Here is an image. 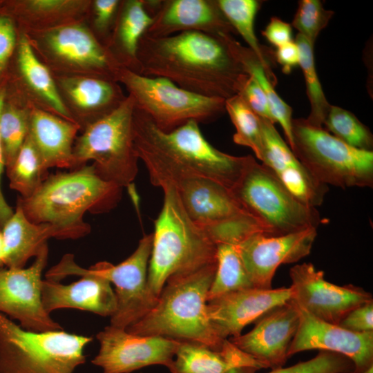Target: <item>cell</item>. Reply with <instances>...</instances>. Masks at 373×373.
Instances as JSON below:
<instances>
[{"label": "cell", "mask_w": 373, "mask_h": 373, "mask_svg": "<svg viewBox=\"0 0 373 373\" xmlns=\"http://www.w3.org/2000/svg\"><path fill=\"white\" fill-rule=\"evenodd\" d=\"M292 298L291 287H251L231 291L207 302L209 318L222 339L241 334L244 327L271 308Z\"/></svg>", "instance_id": "44dd1931"}, {"label": "cell", "mask_w": 373, "mask_h": 373, "mask_svg": "<svg viewBox=\"0 0 373 373\" xmlns=\"http://www.w3.org/2000/svg\"><path fill=\"white\" fill-rule=\"evenodd\" d=\"M153 19L144 0L121 1L107 48L120 67L138 73L137 51Z\"/></svg>", "instance_id": "83f0119b"}, {"label": "cell", "mask_w": 373, "mask_h": 373, "mask_svg": "<svg viewBox=\"0 0 373 373\" xmlns=\"http://www.w3.org/2000/svg\"><path fill=\"white\" fill-rule=\"evenodd\" d=\"M363 373H373V365L370 367L368 369H367L365 372Z\"/></svg>", "instance_id": "681fc988"}, {"label": "cell", "mask_w": 373, "mask_h": 373, "mask_svg": "<svg viewBox=\"0 0 373 373\" xmlns=\"http://www.w3.org/2000/svg\"><path fill=\"white\" fill-rule=\"evenodd\" d=\"M262 153L260 161L304 204L320 206L328 186L319 182L295 156L276 129L274 124L260 117Z\"/></svg>", "instance_id": "7402d4cb"}, {"label": "cell", "mask_w": 373, "mask_h": 373, "mask_svg": "<svg viewBox=\"0 0 373 373\" xmlns=\"http://www.w3.org/2000/svg\"><path fill=\"white\" fill-rule=\"evenodd\" d=\"M92 341L64 329L27 330L0 313V373H73Z\"/></svg>", "instance_id": "8992f818"}, {"label": "cell", "mask_w": 373, "mask_h": 373, "mask_svg": "<svg viewBox=\"0 0 373 373\" xmlns=\"http://www.w3.org/2000/svg\"><path fill=\"white\" fill-rule=\"evenodd\" d=\"M316 235V228H309L281 236L256 233L244 240L238 249L253 285L271 289L278 267L309 255Z\"/></svg>", "instance_id": "e0dca14e"}, {"label": "cell", "mask_w": 373, "mask_h": 373, "mask_svg": "<svg viewBox=\"0 0 373 373\" xmlns=\"http://www.w3.org/2000/svg\"><path fill=\"white\" fill-rule=\"evenodd\" d=\"M122 189L100 178L93 164H84L48 175L30 196L17 202L30 221L55 225L65 239H78L91 230L84 220L86 212H108L119 202Z\"/></svg>", "instance_id": "3957f363"}, {"label": "cell", "mask_w": 373, "mask_h": 373, "mask_svg": "<svg viewBox=\"0 0 373 373\" xmlns=\"http://www.w3.org/2000/svg\"><path fill=\"white\" fill-rule=\"evenodd\" d=\"M323 125L327 132L345 144L357 149L372 151V134L351 112L331 105Z\"/></svg>", "instance_id": "8d00e7d4"}, {"label": "cell", "mask_w": 373, "mask_h": 373, "mask_svg": "<svg viewBox=\"0 0 373 373\" xmlns=\"http://www.w3.org/2000/svg\"><path fill=\"white\" fill-rule=\"evenodd\" d=\"M41 285L44 310L77 309L111 317L117 309L115 293L106 278L78 265L74 255L65 254L49 269Z\"/></svg>", "instance_id": "8fae6325"}, {"label": "cell", "mask_w": 373, "mask_h": 373, "mask_svg": "<svg viewBox=\"0 0 373 373\" xmlns=\"http://www.w3.org/2000/svg\"><path fill=\"white\" fill-rule=\"evenodd\" d=\"M133 144L154 186L170 175H193L213 180L231 189L249 157L231 155L215 148L205 139L195 120L165 132L136 108Z\"/></svg>", "instance_id": "7a4b0ae2"}, {"label": "cell", "mask_w": 373, "mask_h": 373, "mask_svg": "<svg viewBox=\"0 0 373 373\" xmlns=\"http://www.w3.org/2000/svg\"><path fill=\"white\" fill-rule=\"evenodd\" d=\"M5 102V92L0 90V113ZM5 169L1 142L0 138V229L3 227L6 222L12 216L14 213L12 207L7 203L1 189V175Z\"/></svg>", "instance_id": "c3c4849f"}, {"label": "cell", "mask_w": 373, "mask_h": 373, "mask_svg": "<svg viewBox=\"0 0 373 373\" xmlns=\"http://www.w3.org/2000/svg\"><path fill=\"white\" fill-rule=\"evenodd\" d=\"M276 59L282 66L283 73L288 74L292 68L299 66L300 54L295 41H290L278 48Z\"/></svg>", "instance_id": "7dc6e473"}, {"label": "cell", "mask_w": 373, "mask_h": 373, "mask_svg": "<svg viewBox=\"0 0 373 373\" xmlns=\"http://www.w3.org/2000/svg\"><path fill=\"white\" fill-rule=\"evenodd\" d=\"M37 42L52 63L71 71L115 79L120 67L107 47L79 22H67L42 30Z\"/></svg>", "instance_id": "4fadbf2b"}, {"label": "cell", "mask_w": 373, "mask_h": 373, "mask_svg": "<svg viewBox=\"0 0 373 373\" xmlns=\"http://www.w3.org/2000/svg\"><path fill=\"white\" fill-rule=\"evenodd\" d=\"M237 95L243 99L258 116L275 124L270 113L265 93L253 76L248 74Z\"/></svg>", "instance_id": "7bdbcfd3"}, {"label": "cell", "mask_w": 373, "mask_h": 373, "mask_svg": "<svg viewBox=\"0 0 373 373\" xmlns=\"http://www.w3.org/2000/svg\"><path fill=\"white\" fill-rule=\"evenodd\" d=\"M295 43L299 50V66L303 73L311 108L309 115L305 120L313 126L323 127L331 104L326 99L318 77L314 57V45L298 33Z\"/></svg>", "instance_id": "836d02e7"}, {"label": "cell", "mask_w": 373, "mask_h": 373, "mask_svg": "<svg viewBox=\"0 0 373 373\" xmlns=\"http://www.w3.org/2000/svg\"><path fill=\"white\" fill-rule=\"evenodd\" d=\"M217 3L227 20L248 44L249 48L257 57L268 77L271 79L273 74L254 29L255 18L260 5L259 1L256 0H217Z\"/></svg>", "instance_id": "d6a6232c"}, {"label": "cell", "mask_w": 373, "mask_h": 373, "mask_svg": "<svg viewBox=\"0 0 373 373\" xmlns=\"http://www.w3.org/2000/svg\"><path fill=\"white\" fill-rule=\"evenodd\" d=\"M135 109L134 100L128 95L115 109L85 127L74 144L76 168L93 161L103 180L122 188L130 186L138 171L133 144Z\"/></svg>", "instance_id": "52a82bcc"}, {"label": "cell", "mask_w": 373, "mask_h": 373, "mask_svg": "<svg viewBox=\"0 0 373 373\" xmlns=\"http://www.w3.org/2000/svg\"><path fill=\"white\" fill-rule=\"evenodd\" d=\"M17 34L12 19L0 15V75L5 70L16 47Z\"/></svg>", "instance_id": "f6af8a7d"}, {"label": "cell", "mask_w": 373, "mask_h": 373, "mask_svg": "<svg viewBox=\"0 0 373 373\" xmlns=\"http://www.w3.org/2000/svg\"><path fill=\"white\" fill-rule=\"evenodd\" d=\"M164 184L175 187L187 215L199 226L247 213L230 189L213 180L193 175H173L160 181L156 186Z\"/></svg>", "instance_id": "603a6c76"}, {"label": "cell", "mask_w": 373, "mask_h": 373, "mask_svg": "<svg viewBox=\"0 0 373 373\" xmlns=\"http://www.w3.org/2000/svg\"><path fill=\"white\" fill-rule=\"evenodd\" d=\"M48 258V247L46 243L28 267L0 269V313L18 321L27 330L63 329L44 310L41 303V276Z\"/></svg>", "instance_id": "5bb4252c"}, {"label": "cell", "mask_w": 373, "mask_h": 373, "mask_svg": "<svg viewBox=\"0 0 373 373\" xmlns=\"http://www.w3.org/2000/svg\"><path fill=\"white\" fill-rule=\"evenodd\" d=\"M30 110L4 102L0 113V138L5 169L16 158L29 133Z\"/></svg>", "instance_id": "d590c367"}, {"label": "cell", "mask_w": 373, "mask_h": 373, "mask_svg": "<svg viewBox=\"0 0 373 373\" xmlns=\"http://www.w3.org/2000/svg\"><path fill=\"white\" fill-rule=\"evenodd\" d=\"M115 80L126 87L135 108L165 132L189 120L213 121L225 112V99L191 93L166 78L149 77L119 67Z\"/></svg>", "instance_id": "30bf717a"}, {"label": "cell", "mask_w": 373, "mask_h": 373, "mask_svg": "<svg viewBox=\"0 0 373 373\" xmlns=\"http://www.w3.org/2000/svg\"><path fill=\"white\" fill-rule=\"evenodd\" d=\"M153 246V233L139 241L134 252L114 265L99 262L86 269L102 276L115 287L117 309L111 317V325L126 329L144 317L156 304L158 298L148 285V268Z\"/></svg>", "instance_id": "7c38bea8"}, {"label": "cell", "mask_w": 373, "mask_h": 373, "mask_svg": "<svg viewBox=\"0 0 373 373\" xmlns=\"http://www.w3.org/2000/svg\"><path fill=\"white\" fill-rule=\"evenodd\" d=\"M292 300L299 307L323 321L338 325L350 311L373 301L362 287L339 286L324 278V272L312 263L293 266L289 271Z\"/></svg>", "instance_id": "9a60e30c"}, {"label": "cell", "mask_w": 373, "mask_h": 373, "mask_svg": "<svg viewBox=\"0 0 373 373\" xmlns=\"http://www.w3.org/2000/svg\"><path fill=\"white\" fill-rule=\"evenodd\" d=\"M292 135V152L321 183L372 187L373 151L353 148L305 119H293Z\"/></svg>", "instance_id": "9c48e42d"}, {"label": "cell", "mask_w": 373, "mask_h": 373, "mask_svg": "<svg viewBox=\"0 0 373 373\" xmlns=\"http://www.w3.org/2000/svg\"><path fill=\"white\" fill-rule=\"evenodd\" d=\"M296 305L299 323L289 348V357L303 351L317 349L349 358L354 365V373H363L373 365V332L349 331L318 319Z\"/></svg>", "instance_id": "d6986e66"}, {"label": "cell", "mask_w": 373, "mask_h": 373, "mask_svg": "<svg viewBox=\"0 0 373 373\" xmlns=\"http://www.w3.org/2000/svg\"><path fill=\"white\" fill-rule=\"evenodd\" d=\"M6 170L10 187L23 198L30 196L48 175V169L28 135L14 162Z\"/></svg>", "instance_id": "1f68e13d"}, {"label": "cell", "mask_w": 373, "mask_h": 373, "mask_svg": "<svg viewBox=\"0 0 373 373\" xmlns=\"http://www.w3.org/2000/svg\"><path fill=\"white\" fill-rule=\"evenodd\" d=\"M338 325L356 333L373 332V301L350 311Z\"/></svg>", "instance_id": "ee69618b"}, {"label": "cell", "mask_w": 373, "mask_h": 373, "mask_svg": "<svg viewBox=\"0 0 373 373\" xmlns=\"http://www.w3.org/2000/svg\"><path fill=\"white\" fill-rule=\"evenodd\" d=\"M200 227L204 229L215 245L229 243L238 245L254 233L267 234L264 226L248 213Z\"/></svg>", "instance_id": "74e56055"}, {"label": "cell", "mask_w": 373, "mask_h": 373, "mask_svg": "<svg viewBox=\"0 0 373 373\" xmlns=\"http://www.w3.org/2000/svg\"><path fill=\"white\" fill-rule=\"evenodd\" d=\"M231 191L243 209L264 226L268 235L317 229L322 222L316 208L299 201L269 168L251 155Z\"/></svg>", "instance_id": "ba28073f"}, {"label": "cell", "mask_w": 373, "mask_h": 373, "mask_svg": "<svg viewBox=\"0 0 373 373\" xmlns=\"http://www.w3.org/2000/svg\"><path fill=\"white\" fill-rule=\"evenodd\" d=\"M333 12L325 10L321 1L301 0L292 21V26L313 45L331 19Z\"/></svg>", "instance_id": "ab89813d"}, {"label": "cell", "mask_w": 373, "mask_h": 373, "mask_svg": "<svg viewBox=\"0 0 373 373\" xmlns=\"http://www.w3.org/2000/svg\"><path fill=\"white\" fill-rule=\"evenodd\" d=\"M1 231L4 245L2 265L8 268H23L30 258L37 256L48 239H65L64 233L57 227L30 221L18 202L13 214Z\"/></svg>", "instance_id": "4316f807"}, {"label": "cell", "mask_w": 373, "mask_h": 373, "mask_svg": "<svg viewBox=\"0 0 373 373\" xmlns=\"http://www.w3.org/2000/svg\"><path fill=\"white\" fill-rule=\"evenodd\" d=\"M121 1L119 0H95L92 4L93 26L107 46Z\"/></svg>", "instance_id": "b9f144b4"}, {"label": "cell", "mask_w": 373, "mask_h": 373, "mask_svg": "<svg viewBox=\"0 0 373 373\" xmlns=\"http://www.w3.org/2000/svg\"><path fill=\"white\" fill-rule=\"evenodd\" d=\"M96 338L100 347L92 363L104 373H130L152 365L169 367L180 343L162 336L133 334L111 325Z\"/></svg>", "instance_id": "2e32d148"}, {"label": "cell", "mask_w": 373, "mask_h": 373, "mask_svg": "<svg viewBox=\"0 0 373 373\" xmlns=\"http://www.w3.org/2000/svg\"><path fill=\"white\" fill-rule=\"evenodd\" d=\"M216 269L217 262L170 277L155 306L126 330L133 334L196 343L220 350L226 339L218 335L207 309V295Z\"/></svg>", "instance_id": "277c9868"}, {"label": "cell", "mask_w": 373, "mask_h": 373, "mask_svg": "<svg viewBox=\"0 0 373 373\" xmlns=\"http://www.w3.org/2000/svg\"><path fill=\"white\" fill-rule=\"evenodd\" d=\"M255 322L256 325L250 332L231 337L229 341L263 368L273 370L283 367L289 358V348L299 323L295 303L291 298L277 305Z\"/></svg>", "instance_id": "ac0fdd59"}, {"label": "cell", "mask_w": 373, "mask_h": 373, "mask_svg": "<svg viewBox=\"0 0 373 373\" xmlns=\"http://www.w3.org/2000/svg\"><path fill=\"white\" fill-rule=\"evenodd\" d=\"M263 36L277 48L292 41V29L289 23L278 17H272L262 31Z\"/></svg>", "instance_id": "bcb514c9"}, {"label": "cell", "mask_w": 373, "mask_h": 373, "mask_svg": "<svg viewBox=\"0 0 373 373\" xmlns=\"http://www.w3.org/2000/svg\"><path fill=\"white\" fill-rule=\"evenodd\" d=\"M17 58L21 77L29 90L55 113L74 122L49 69L37 57L30 39L25 35L17 44Z\"/></svg>", "instance_id": "f1b7e54d"}, {"label": "cell", "mask_w": 373, "mask_h": 373, "mask_svg": "<svg viewBox=\"0 0 373 373\" xmlns=\"http://www.w3.org/2000/svg\"><path fill=\"white\" fill-rule=\"evenodd\" d=\"M163 205L154 222L148 285L157 298L171 276L200 269L217 262L216 245L185 211L171 184L160 186Z\"/></svg>", "instance_id": "5b68a950"}, {"label": "cell", "mask_w": 373, "mask_h": 373, "mask_svg": "<svg viewBox=\"0 0 373 373\" xmlns=\"http://www.w3.org/2000/svg\"><path fill=\"white\" fill-rule=\"evenodd\" d=\"M57 87L65 105L72 108L73 120L82 131L109 113L126 99L115 79L92 75H69L59 79Z\"/></svg>", "instance_id": "cb8c5ba5"}, {"label": "cell", "mask_w": 373, "mask_h": 373, "mask_svg": "<svg viewBox=\"0 0 373 373\" xmlns=\"http://www.w3.org/2000/svg\"><path fill=\"white\" fill-rule=\"evenodd\" d=\"M19 4L30 21L51 23L80 14L91 3L77 0H27Z\"/></svg>", "instance_id": "f35d334b"}, {"label": "cell", "mask_w": 373, "mask_h": 373, "mask_svg": "<svg viewBox=\"0 0 373 373\" xmlns=\"http://www.w3.org/2000/svg\"><path fill=\"white\" fill-rule=\"evenodd\" d=\"M225 111L232 122L236 133L233 142L250 148L260 160L262 153V128L260 117L245 103L239 95L225 99Z\"/></svg>", "instance_id": "e575fe53"}, {"label": "cell", "mask_w": 373, "mask_h": 373, "mask_svg": "<svg viewBox=\"0 0 373 373\" xmlns=\"http://www.w3.org/2000/svg\"><path fill=\"white\" fill-rule=\"evenodd\" d=\"M152 23L146 35L166 37L186 31L219 35L235 33L217 0H144Z\"/></svg>", "instance_id": "ffe728a7"}, {"label": "cell", "mask_w": 373, "mask_h": 373, "mask_svg": "<svg viewBox=\"0 0 373 373\" xmlns=\"http://www.w3.org/2000/svg\"><path fill=\"white\" fill-rule=\"evenodd\" d=\"M230 35L144 34L138 47L137 74L166 78L191 93L226 99L238 94L248 76L230 45Z\"/></svg>", "instance_id": "6da1fadb"}, {"label": "cell", "mask_w": 373, "mask_h": 373, "mask_svg": "<svg viewBox=\"0 0 373 373\" xmlns=\"http://www.w3.org/2000/svg\"><path fill=\"white\" fill-rule=\"evenodd\" d=\"M230 39L231 46L245 72L256 79L265 92L272 118L275 123H279L283 128L291 149L294 145L292 108L276 93L272 82L254 53L249 48L243 47L233 37Z\"/></svg>", "instance_id": "f546056e"}, {"label": "cell", "mask_w": 373, "mask_h": 373, "mask_svg": "<svg viewBox=\"0 0 373 373\" xmlns=\"http://www.w3.org/2000/svg\"><path fill=\"white\" fill-rule=\"evenodd\" d=\"M81 128L74 122L40 108L30 109L28 137L45 167L76 169L73 147Z\"/></svg>", "instance_id": "d4e9b609"}, {"label": "cell", "mask_w": 373, "mask_h": 373, "mask_svg": "<svg viewBox=\"0 0 373 373\" xmlns=\"http://www.w3.org/2000/svg\"><path fill=\"white\" fill-rule=\"evenodd\" d=\"M216 245L217 269L207 295V302L227 293L255 287L240 258L238 245L218 243Z\"/></svg>", "instance_id": "4dcf8cb0"}, {"label": "cell", "mask_w": 373, "mask_h": 373, "mask_svg": "<svg viewBox=\"0 0 373 373\" xmlns=\"http://www.w3.org/2000/svg\"><path fill=\"white\" fill-rule=\"evenodd\" d=\"M354 365L345 356L320 350L312 359L288 367L273 370L269 373H354Z\"/></svg>", "instance_id": "60d3db41"}, {"label": "cell", "mask_w": 373, "mask_h": 373, "mask_svg": "<svg viewBox=\"0 0 373 373\" xmlns=\"http://www.w3.org/2000/svg\"><path fill=\"white\" fill-rule=\"evenodd\" d=\"M168 368L171 373H256L263 367L226 339L220 350L180 342Z\"/></svg>", "instance_id": "484cf974"}]
</instances>
